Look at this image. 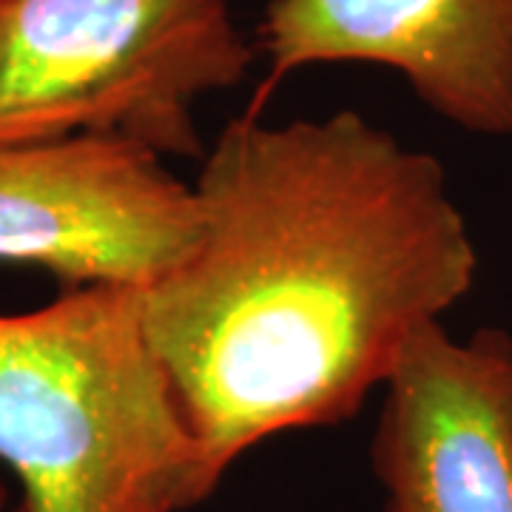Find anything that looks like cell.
Listing matches in <instances>:
<instances>
[{"mask_svg":"<svg viewBox=\"0 0 512 512\" xmlns=\"http://www.w3.org/2000/svg\"><path fill=\"white\" fill-rule=\"evenodd\" d=\"M268 60L259 109L313 66H379L441 120L512 137V0H271L256 29Z\"/></svg>","mask_w":512,"mask_h":512,"instance_id":"5","label":"cell"},{"mask_svg":"<svg viewBox=\"0 0 512 512\" xmlns=\"http://www.w3.org/2000/svg\"><path fill=\"white\" fill-rule=\"evenodd\" d=\"M254 60L231 0H0V148L111 134L197 157V106Z\"/></svg>","mask_w":512,"mask_h":512,"instance_id":"3","label":"cell"},{"mask_svg":"<svg viewBox=\"0 0 512 512\" xmlns=\"http://www.w3.org/2000/svg\"><path fill=\"white\" fill-rule=\"evenodd\" d=\"M9 507V490H6V484L0 481V512H6Z\"/></svg>","mask_w":512,"mask_h":512,"instance_id":"7","label":"cell"},{"mask_svg":"<svg viewBox=\"0 0 512 512\" xmlns=\"http://www.w3.org/2000/svg\"><path fill=\"white\" fill-rule=\"evenodd\" d=\"M197 202L163 154L111 134L0 148V262L66 288H151L194 245Z\"/></svg>","mask_w":512,"mask_h":512,"instance_id":"4","label":"cell"},{"mask_svg":"<svg viewBox=\"0 0 512 512\" xmlns=\"http://www.w3.org/2000/svg\"><path fill=\"white\" fill-rule=\"evenodd\" d=\"M0 464L20 487L12 512H188L211 498L140 288L80 285L0 311Z\"/></svg>","mask_w":512,"mask_h":512,"instance_id":"2","label":"cell"},{"mask_svg":"<svg viewBox=\"0 0 512 512\" xmlns=\"http://www.w3.org/2000/svg\"><path fill=\"white\" fill-rule=\"evenodd\" d=\"M382 512H512V336L421 330L382 387Z\"/></svg>","mask_w":512,"mask_h":512,"instance_id":"6","label":"cell"},{"mask_svg":"<svg viewBox=\"0 0 512 512\" xmlns=\"http://www.w3.org/2000/svg\"><path fill=\"white\" fill-rule=\"evenodd\" d=\"M197 237L143 291L217 490L268 439L353 419L478 276L436 154L359 111L234 117L205 148Z\"/></svg>","mask_w":512,"mask_h":512,"instance_id":"1","label":"cell"}]
</instances>
